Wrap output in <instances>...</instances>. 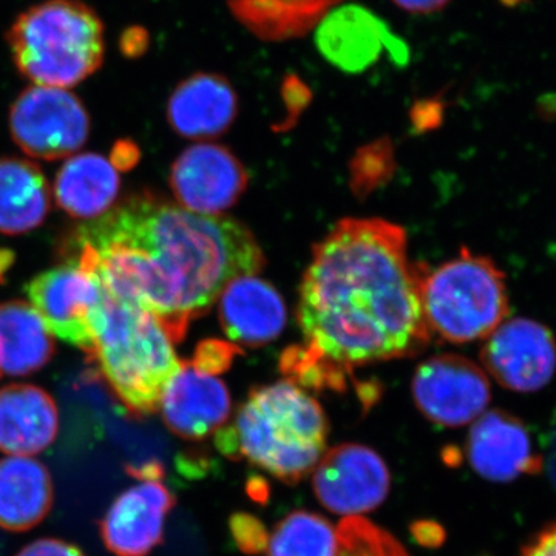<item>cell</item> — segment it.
<instances>
[{"label":"cell","mask_w":556,"mask_h":556,"mask_svg":"<svg viewBox=\"0 0 556 556\" xmlns=\"http://www.w3.org/2000/svg\"><path fill=\"white\" fill-rule=\"evenodd\" d=\"M67 251L110 292L159 318L174 342H181L230 281L257 276L265 266L243 223L195 214L150 190L79 226Z\"/></svg>","instance_id":"1"},{"label":"cell","mask_w":556,"mask_h":556,"mask_svg":"<svg viewBox=\"0 0 556 556\" xmlns=\"http://www.w3.org/2000/svg\"><path fill=\"white\" fill-rule=\"evenodd\" d=\"M407 232L382 218H346L320 243L299 289L305 350L345 371L415 356L430 342Z\"/></svg>","instance_id":"2"},{"label":"cell","mask_w":556,"mask_h":556,"mask_svg":"<svg viewBox=\"0 0 556 556\" xmlns=\"http://www.w3.org/2000/svg\"><path fill=\"white\" fill-rule=\"evenodd\" d=\"M328 417L316 399L291 380L254 388L215 445L230 459H243L278 481L295 484L325 455Z\"/></svg>","instance_id":"3"},{"label":"cell","mask_w":556,"mask_h":556,"mask_svg":"<svg viewBox=\"0 0 556 556\" xmlns=\"http://www.w3.org/2000/svg\"><path fill=\"white\" fill-rule=\"evenodd\" d=\"M93 332L87 358L98 376L129 415H153L181 367L166 328L148 309L118 298L101 283Z\"/></svg>","instance_id":"4"},{"label":"cell","mask_w":556,"mask_h":556,"mask_svg":"<svg viewBox=\"0 0 556 556\" xmlns=\"http://www.w3.org/2000/svg\"><path fill=\"white\" fill-rule=\"evenodd\" d=\"M7 39L17 70L35 86L70 89L104 62V24L80 0L36 3L14 21Z\"/></svg>","instance_id":"5"},{"label":"cell","mask_w":556,"mask_h":556,"mask_svg":"<svg viewBox=\"0 0 556 556\" xmlns=\"http://www.w3.org/2000/svg\"><path fill=\"white\" fill-rule=\"evenodd\" d=\"M420 298L428 331L448 343L485 340L510 313L503 270L468 249L424 273Z\"/></svg>","instance_id":"6"},{"label":"cell","mask_w":556,"mask_h":556,"mask_svg":"<svg viewBox=\"0 0 556 556\" xmlns=\"http://www.w3.org/2000/svg\"><path fill=\"white\" fill-rule=\"evenodd\" d=\"M10 130L31 159L62 160L86 144L90 116L67 89L33 84L11 105Z\"/></svg>","instance_id":"7"},{"label":"cell","mask_w":556,"mask_h":556,"mask_svg":"<svg viewBox=\"0 0 556 556\" xmlns=\"http://www.w3.org/2000/svg\"><path fill=\"white\" fill-rule=\"evenodd\" d=\"M413 397L431 422L460 427L484 415L490 382L484 369L457 354H441L422 362L413 378Z\"/></svg>","instance_id":"8"},{"label":"cell","mask_w":556,"mask_h":556,"mask_svg":"<svg viewBox=\"0 0 556 556\" xmlns=\"http://www.w3.org/2000/svg\"><path fill=\"white\" fill-rule=\"evenodd\" d=\"M31 306L51 334L89 356L93 348V320L101 302V283L76 262L46 270L25 287Z\"/></svg>","instance_id":"9"},{"label":"cell","mask_w":556,"mask_h":556,"mask_svg":"<svg viewBox=\"0 0 556 556\" xmlns=\"http://www.w3.org/2000/svg\"><path fill=\"white\" fill-rule=\"evenodd\" d=\"M317 500L342 517H361L376 510L390 492V471L375 450L342 444L325 452L314 468Z\"/></svg>","instance_id":"10"},{"label":"cell","mask_w":556,"mask_h":556,"mask_svg":"<svg viewBox=\"0 0 556 556\" xmlns=\"http://www.w3.org/2000/svg\"><path fill=\"white\" fill-rule=\"evenodd\" d=\"M481 361L500 386L517 393H535L555 376L554 332L530 318L504 321L485 339Z\"/></svg>","instance_id":"11"},{"label":"cell","mask_w":556,"mask_h":556,"mask_svg":"<svg viewBox=\"0 0 556 556\" xmlns=\"http://www.w3.org/2000/svg\"><path fill=\"white\" fill-rule=\"evenodd\" d=\"M169 182L179 206L195 214L222 215L241 199L249 178L229 149L200 142L175 160Z\"/></svg>","instance_id":"12"},{"label":"cell","mask_w":556,"mask_h":556,"mask_svg":"<svg viewBox=\"0 0 556 556\" xmlns=\"http://www.w3.org/2000/svg\"><path fill=\"white\" fill-rule=\"evenodd\" d=\"M174 493L161 479L139 481L121 493L100 522L102 543L115 556H149L163 543Z\"/></svg>","instance_id":"13"},{"label":"cell","mask_w":556,"mask_h":556,"mask_svg":"<svg viewBox=\"0 0 556 556\" xmlns=\"http://www.w3.org/2000/svg\"><path fill=\"white\" fill-rule=\"evenodd\" d=\"M471 468L492 482H511L522 475L543 470V456L533 450L532 439L522 420L493 409L479 416L467 441Z\"/></svg>","instance_id":"14"},{"label":"cell","mask_w":556,"mask_h":556,"mask_svg":"<svg viewBox=\"0 0 556 556\" xmlns=\"http://www.w3.org/2000/svg\"><path fill=\"white\" fill-rule=\"evenodd\" d=\"M228 387L217 376L181 362L161 397L164 424L177 437L201 441L225 427L230 415Z\"/></svg>","instance_id":"15"},{"label":"cell","mask_w":556,"mask_h":556,"mask_svg":"<svg viewBox=\"0 0 556 556\" xmlns=\"http://www.w3.org/2000/svg\"><path fill=\"white\" fill-rule=\"evenodd\" d=\"M219 324L240 346L260 348L280 338L287 327V306L277 289L257 276L230 281L219 295Z\"/></svg>","instance_id":"16"},{"label":"cell","mask_w":556,"mask_h":556,"mask_svg":"<svg viewBox=\"0 0 556 556\" xmlns=\"http://www.w3.org/2000/svg\"><path fill=\"white\" fill-rule=\"evenodd\" d=\"M239 112L236 90L214 73H197L178 84L167 102V121L179 137L211 139L228 131Z\"/></svg>","instance_id":"17"},{"label":"cell","mask_w":556,"mask_h":556,"mask_svg":"<svg viewBox=\"0 0 556 556\" xmlns=\"http://www.w3.org/2000/svg\"><path fill=\"white\" fill-rule=\"evenodd\" d=\"M60 433L56 402L42 388L11 383L0 388V452L35 456Z\"/></svg>","instance_id":"18"},{"label":"cell","mask_w":556,"mask_h":556,"mask_svg":"<svg viewBox=\"0 0 556 556\" xmlns=\"http://www.w3.org/2000/svg\"><path fill=\"white\" fill-rule=\"evenodd\" d=\"M49 468L27 456L0 460V529L27 532L39 526L53 507Z\"/></svg>","instance_id":"19"},{"label":"cell","mask_w":556,"mask_h":556,"mask_svg":"<svg viewBox=\"0 0 556 556\" xmlns=\"http://www.w3.org/2000/svg\"><path fill=\"white\" fill-rule=\"evenodd\" d=\"M119 188L118 169L112 161L97 153H80L58 172L54 199L70 217L91 222L115 206Z\"/></svg>","instance_id":"20"},{"label":"cell","mask_w":556,"mask_h":556,"mask_svg":"<svg viewBox=\"0 0 556 556\" xmlns=\"http://www.w3.org/2000/svg\"><path fill=\"white\" fill-rule=\"evenodd\" d=\"M388 38L382 22L369 11L345 7L324 22L317 43L332 64L345 72H362L378 60Z\"/></svg>","instance_id":"21"},{"label":"cell","mask_w":556,"mask_h":556,"mask_svg":"<svg viewBox=\"0 0 556 556\" xmlns=\"http://www.w3.org/2000/svg\"><path fill=\"white\" fill-rule=\"evenodd\" d=\"M54 339L30 303H0V372L27 376L46 367Z\"/></svg>","instance_id":"22"},{"label":"cell","mask_w":556,"mask_h":556,"mask_svg":"<svg viewBox=\"0 0 556 556\" xmlns=\"http://www.w3.org/2000/svg\"><path fill=\"white\" fill-rule=\"evenodd\" d=\"M50 195L49 182L35 163L0 160V233L22 236L42 225Z\"/></svg>","instance_id":"23"},{"label":"cell","mask_w":556,"mask_h":556,"mask_svg":"<svg viewBox=\"0 0 556 556\" xmlns=\"http://www.w3.org/2000/svg\"><path fill=\"white\" fill-rule=\"evenodd\" d=\"M266 551L269 556H338V530L313 511H292L270 533Z\"/></svg>","instance_id":"24"},{"label":"cell","mask_w":556,"mask_h":556,"mask_svg":"<svg viewBox=\"0 0 556 556\" xmlns=\"http://www.w3.org/2000/svg\"><path fill=\"white\" fill-rule=\"evenodd\" d=\"M338 556H409L387 530L362 517H348L338 526Z\"/></svg>","instance_id":"25"},{"label":"cell","mask_w":556,"mask_h":556,"mask_svg":"<svg viewBox=\"0 0 556 556\" xmlns=\"http://www.w3.org/2000/svg\"><path fill=\"white\" fill-rule=\"evenodd\" d=\"M230 532L237 546L249 555H258L266 552L269 543V533L260 519L252 515L239 514L230 519Z\"/></svg>","instance_id":"26"},{"label":"cell","mask_w":556,"mask_h":556,"mask_svg":"<svg viewBox=\"0 0 556 556\" xmlns=\"http://www.w3.org/2000/svg\"><path fill=\"white\" fill-rule=\"evenodd\" d=\"M236 353V346L218 342V340H206L197 348L195 356L190 364L199 368L200 371L217 376L230 367Z\"/></svg>","instance_id":"27"},{"label":"cell","mask_w":556,"mask_h":556,"mask_svg":"<svg viewBox=\"0 0 556 556\" xmlns=\"http://www.w3.org/2000/svg\"><path fill=\"white\" fill-rule=\"evenodd\" d=\"M16 556H86L75 544L56 538H42L22 548Z\"/></svg>","instance_id":"28"},{"label":"cell","mask_w":556,"mask_h":556,"mask_svg":"<svg viewBox=\"0 0 556 556\" xmlns=\"http://www.w3.org/2000/svg\"><path fill=\"white\" fill-rule=\"evenodd\" d=\"M519 556H556V522L532 538Z\"/></svg>","instance_id":"29"},{"label":"cell","mask_w":556,"mask_h":556,"mask_svg":"<svg viewBox=\"0 0 556 556\" xmlns=\"http://www.w3.org/2000/svg\"><path fill=\"white\" fill-rule=\"evenodd\" d=\"M393 2L408 13L430 14L444 9L450 0H393Z\"/></svg>","instance_id":"30"},{"label":"cell","mask_w":556,"mask_h":556,"mask_svg":"<svg viewBox=\"0 0 556 556\" xmlns=\"http://www.w3.org/2000/svg\"><path fill=\"white\" fill-rule=\"evenodd\" d=\"M138 161L137 146L131 144L129 141H121L113 150V166L116 169H129Z\"/></svg>","instance_id":"31"},{"label":"cell","mask_w":556,"mask_h":556,"mask_svg":"<svg viewBox=\"0 0 556 556\" xmlns=\"http://www.w3.org/2000/svg\"><path fill=\"white\" fill-rule=\"evenodd\" d=\"M544 466L547 468L548 478L554 482L556 489V427L551 433L547 445V456L543 457Z\"/></svg>","instance_id":"32"},{"label":"cell","mask_w":556,"mask_h":556,"mask_svg":"<svg viewBox=\"0 0 556 556\" xmlns=\"http://www.w3.org/2000/svg\"><path fill=\"white\" fill-rule=\"evenodd\" d=\"M519 0H506V3H508V5H510V3H518Z\"/></svg>","instance_id":"33"}]
</instances>
